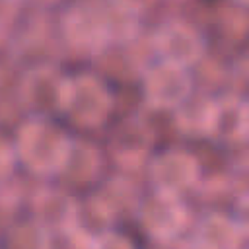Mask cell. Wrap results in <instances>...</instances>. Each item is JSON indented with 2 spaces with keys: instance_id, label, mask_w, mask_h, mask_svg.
Returning a JSON list of instances; mask_svg holds the SVG:
<instances>
[{
  "instance_id": "10",
  "label": "cell",
  "mask_w": 249,
  "mask_h": 249,
  "mask_svg": "<svg viewBox=\"0 0 249 249\" xmlns=\"http://www.w3.org/2000/svg\"><path fill=\"white\" fill-rule=\"evenodd\" d=\"M231 220L235 222L239 233L243 235V239H249V189L243 191L235 202H233V208H231Z\"/></svg>"
},
{
  "instance_id": "12",
  "label": "cell",
  "mask_w": 249,
  "mask_h": 249,
  "mask_svg": "<svg viewBox=\"0 0 249 249\" xmlns=\"http://www.w3.org/2000/svg\"><path fill=\"white\" fill-rule=\"evenodd\" d=\"M243 138L249 140V101H243Z\"/></svg>"
},
{
  "instance_id": "11",
  "label": "cell",
  "mask_w": 249,
  "mask_h": 249,
  "mask_svg": "<svg viewBox=\"0 0 249 249\" xmlns=\"http://www.w3.org/2000/svg\"><path fill=\"white\" fill-rule=\"evenodd\" d=\"M91 249H134V245L130 239L119 235L117 231H105L93 241Z\"/></svg>"
},
{
  "instance_id": "7",
  "label": "cell",
  "mask_w": 249,
  "mask_h": 249,
  "mask_svg": "<svg viewBox=\"0 0 249 249\" xmlns=\"http://www.w3.org/2000/svg\"><path fill=\"white\" fill-rule=\"evenodd\" d=\"M216 117V99L204 93H191L177 107V123L179 126L196 136L212 134Z\"/></svg>"
},
{
  "instance_id": "8",
  "label": "cell",
  "mask_w": 249,
  "mask_h": 249,
  "mask_svg": "<svg viewBox=\"0 0 249 249\" xmlns=\"http://www.w3.org/2000/svg\"><path fill=\"white\" fill-rule=\"evenodd\" d=\"M196 241L208 249H239L243 235L231 216L224 212H210L198 224Z\"/></svg>"
},
{
  "instance_id": "9",
  "label": "cell",
  "mask_w": 249,
  "mask_h": 249,
  "mask_svg": "<svg viewBox=\"0 0 249 249\" xmlns=\"http://www.w3.org/2000/svg\"><path fill=\"white\" fill-rule=\"evenodd\" d=\"M212 136L226 142H235L243 138V101L235 95L226 99H216V117Z\"/></svg>"
},
{
  "instance_id": "1",
  "label": "cell",
  "mask_w": 249,
  "mask_h": 249,
  "mask_svg": "<svg viewBox=\"0 0 249 249\" xmlns=\"http://www.w3.org/2000/svg\"><path fill=\"white\" fill-rule=\"evenodd\" d=\"M70 148L68 132L58 123L37 115L19 128L14 142V158H19L35 173H51L62 169Z\"/></svg>"
},
{
  "instance_id": "2",
  "label": "cell",
  "mask_w": 249,
  "mask_h": 249,
  "mask_svg": "<svg viewBox=\"0 0 249 249\" xmlns=\"http://www.w3.org/2000/svg\"><path fill=\"white\" fill-rule=\"evenodd\" d=\"M111 107V95L103 80L82 74L68 78L62 91L60 111L82 126H97Z\"/></svg>"
},
{
  "instance_id": "6",
  "label": "cell",
  "mask_w": 249,
  "mask_h": 249,
  "mask_svg": "<svg viewBox=\"0 0 249 249\" xmlns=\"http://www.w3.org/2000/svg\"><path fill=\"white\" fill-rule=\"evenodd\" d=\"M140 218L152 235L169 239L185 228L187 208L179 196L154 191V195L142 202Z\"/></svg>"
},
{
  "instance_id": "3",
  "label": "cell",
  "mask_w": 249,
  "mask_h": 249,
  "mask_svg": "<svg viewBox=\"0 0 249 249\" xmlns=\"http://www.w3.org/2000/svg\"><path fill=\"white\" fill-rule=\"evenodd\" d=\"M154 47L160 54V60L187 68L196 64L206 53V39L204 35L187 21H167L163 23L156 37Z\"/></svg>"
},
{
  "instance_id": "5",
  "label": "cell",
  "mask_w": 249,
  "mask_h": 249,
  "mask_svg": "<svg viewBox=\"0 0 249 249\" xmlns=\"http://www.w3.org/2000/svg\"><path fill=\"white\" fill-rule=\"evenodd\" d=\"M142 86L148 101L163 109H177L193 93L191 72L163 60H158L146 70Z\"/></svg>"
},
{
  "instance_id": "4",
  "label": "cell",
  "mask_w": 249,
  "mask_h": 249,
  "mask_svg": "<svg viewBox=\"0 0 249 249\" xmlns=\"http://www.w3.org/2000/svg\"><path fill=\"white\" fill-rule=\"evenodd\" d=\"M154 191L179 196L200 177L198 160L183 148H167L154 156L150 163Z\"/></svg>"
}]
</instances>
